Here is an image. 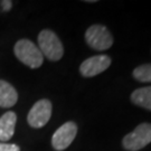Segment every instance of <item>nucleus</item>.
Returning a JSON list of instances; mask_svg holds the SVG:
<instances>
[{
	"mask_svg": "<svg viewBox=\"0 0 151 151\" xmlns=\"http://www.w3.org/2000/svg\"><path fill=\"white\" fill-rule=\"evenodd\" d=\"M111 65V58L108 55H96L85 60L80 66V72L85 77H93L108 70Z\"/></svg>",
	"mask_w": 151,
	"mask_h": 151,
	"instance_id": "nucleus-7",
	"label": "nucleus"
},
{
	"mask_svg": "<svg viewBox=\"0 0 151 151\" xmlns=\"http://www.w3.org/2000/svg\"><path fill=\"white\" fill-rule=\"evenodd\" d=\"M151 142V123H141L122 140L123 148L128 151H138Z\"/></svg>",
	"mask_w": 151,
	"mask_h": 151,
	"instance_id": "nucleus-3",
	"label": "nucleus"
},
{
	"mask_svg": "<svg viewBox=\"0 0 151 151\" xmlns=\"http://www.w3.org/2000/svg\"><path fill=\"white\" fill-rule=\"evenodd\" d=\"M52 103L48 100H39L30 109L27 121L32 128H43L52 116Z\"/></svg>",
	"mask_w": 151,
	"mask_h": 151,
	"instance_id": "nucleus-5",
	"label": "nucleus"
},
{
	"mask_svg": "<svg viewBox=\"0 0 151 151\" xmlns=\"http://www.w3.org/2000/svg\"><path fill=\"white\" fill-rule=\"evenodd\" d=\"M38 45L43 56L47 57L49 60L57 62L63 57L64 54L63 44L54 32L49 29L42 30L38 35Z\"/></svg>",
	"mask_w": 151,
	"mask_h": 151,
	"instance_id": "nucleus-1",
	"label": "nucleus"
},
{
	"mask_svg": "<svg viewBox=\"0 0 151 151\" xmlns=\"http://www.w3.org/2000/svg\"><path fill=\"white\" fill-rule=\"evenodd\" d=\"M18 100V93L8 82L0 80V108H11Z\"/></svg>",
	"mask_w": 151,
	"mask_h": 151,
	"instance_id": "nucleus-9",
	"label": "nucleus"
},
{
	"mask_svg": "<svg viewBox=\"0 0 151 151\" xmlns=\"http://www.w3.org/2000/svg\"><path fill=\"white\" fill-rule=\"evenodd\" d=\"M0 151H20V148L16 145L0 142Z\"/></svg>",
	"mask_w": 151,
	"mask_h": 151,
	"instance_id": "nucleus-12",
	"label": "nucleus"
},
{
	"mask_svg": "<svg viewBox=\"0 0 151 151\" xmlns=\"http://www.w3.org/2000/svg\"><path fill=\"white\" fill-rule=\"evenodd\" d=\"M17 115L15 112H6L0 118V141H8L15 133Z\"/></svg>",
	"mask_w": 151,
	"mask_h": 151,
	"instance_id": "nucleus-8",
	"label": "nucleus"
},
{
	"mask_svg": "<svg viewBox=\"0 0 151 151\" xmlns=\"http://www.w3.org/2000/svg\"><path fill=\"white\" fill-rule=\"evenodd\" d=\"M131 101L133 104L151 111V86L141 87L132 92Z\"/></svg>",
	"mask_w": 151,
	"mask_h": 151,
	"instance_id": "nucleus-10",
	"label": "nucleus"
},
{
	"mask_svg": "<svg viewBox=\"0 0 151 151\" xmlns=\"http://www.w3.org/2000/svg\"><path fill=\"white\" fill-rule=\"evenodd\" d=\"M77 133V125L74 122H66L55 131L52 138V146L55 150L62 151L70 146Z\"/></svg>",
	"mask_w": 151,
	"mask_h": 151,
	"instance_id": "nucleus-6",
	"label": "nucleus"
},
{
	"mask_svg": "<svg viewBox=\"0 0 151 151\" xmlns=\"http://www.w3.org/2000/svg\"><path fill=\"white\" fill-rule=\"evenodd\" d=\"M0 5L2 7V10L4 11H9L11 9V6H12V2L10 0H2L0 2Z\"/></svg>",
	"mask_w": 151,
	"mask_h": 151,
	"instance_id": "nucleus-13",
	"label": "nucleus"
},
{
	"mask_svg": "<svg viewBox=\"0 0 151 151\" xmlns=\"http://www.w3.org/2000/svg\"><path fill=\"white\" fill-rule=\"evenodd\" d=\"M15 55L30 68H38L44 62V56L37 46L29 39H20L15 45Z\"/></svg>",
	"mask_w": 151,
	"mask_h": 151,
	"instance_id": "nucleus-2",
	"label": "nucleus"
},
{
	"mask_svg": "<svg viewBox=\"0 0 151 151\" xmlns=\"http://www.w3.org/2000/svg\"><path fill=\"white\" fill-rule=\"evenodd\" d=\"M133 77L142 83L151 82V64H143L135 67L133 70Z\"/></svg>",
	"mask_w": 151,
	"mask_h": 151,
	"instance_id": "nucleus-11",
	"label": "nucleus"
},
{
	"mask_svg": "<svg viewBox=\"0 0 151 151\" xmlns=\"http://www.w3.org/2000/svg\"><path fill=\"white\" fill-rule=\"evenodd\" d=\"M87 45L95 50H106L113 45V37L103 25H93L85 32Z\"/></svg>",
	"mask_w": 151,
	"mask_h": 151,
	"instance_id": "nucleus-4",
	"label": "nucleus"
}]
</instances>
